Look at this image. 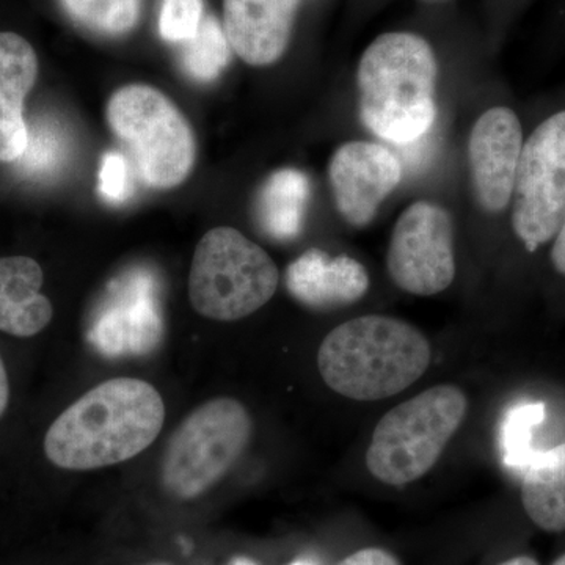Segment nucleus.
Listing matches in <instances>:
<instances>
[{"label": "nucleus", "instance_id": "f257e3e1", "mask_svg": "<svg viewBox=\"0 0 565 565\" xmlns=\"http://www.w3.org/2000/svg\"><path fill=\"white\" fill-rule=\"evenodd\" d=\"M166 405L139 379H111L70 405L47 429L44 452L55 467L98 470L126 462L161 434Z\"/></svg>", "mask_w": 565, "mask_h": 565}, {"label": "nucleus", "instance_id": "f03ea898", "mask_svg": "<svg viewBox=\"0 0 565 565\" xmlns=\"http://www.w3.org/2000/svg\"><path fill=\"white\" fill-rule=\"evenodd\" d=\"M440 68L429 41L418 33H382L356 66L359 115L381 140L411 145L437 121Z\"/></svg>", "mask_w": 565, "mask_h": 565}, {"label": "nucleus", "instance_id": "7ed1b4c3", "mask_svg": "<svg viewBox=\"0 0 565 565\" xmlns=\"http://www.w3.org/2000/svg\"><path fill=\"white\" fill-rule=\"evenodd\" d=\"M433 348L422 330L393 316L367 315L334 327L318 352L322 381L348 399L384 401L429 370Z\"/></svg>", "mask_w": 565, "mask_h": 565}, {"label": "nucleus", "instance_id": "20e7f679", "mask_svg": "<svg viewBox=\"0 0 565 565\" xmlns=\"http://www.w3.org/2000/svg\"><path fill=\"white\" fill-rule=\"evenodd\" d=\"M467 394L437 385L396 405L375 426L366 468L386 486L403 487L429 473L467 418Z\"/></svg>", "mask_w": 565, "mask_h": 565}, {"label": "nucleus", "instance_id": "39448f33", "mask_svg": "<svg viewBox=\"0 0 565 565\" xmlns=\"http://www.w3.org/2000/svg\"><path fill=\"white\" fill-rule=\"evenodd\" d=\"M278 281L277 264L263 247L232 226H218L196 245L189 297L203 318L239 321L273 299Z\"/></svg>", "mask_w": 565, "mask_h": 565}, {"label": "nucleus", "instance_id": "423d86ee", "mask_svg": "<svg viewBox=\"0 0 565 565\" xmlns=\"http://www.w3.org/2000/svg\"><path fill=\"white\" fill-rule=\"evenodd\" d=\"M111 132L126 145L141 181L154 189H172L191 174L196 141L182 111L158 88L132 84L107 103Z\"/></svg>", "mask_w": 565, "mask_h": 565}, {"label": "nucleus", "instance_id": "0eeeda50", "mask_svg": "<svg viewBox=\"0 0 565 565\" xmlns=\"http://www.w3.org/2000/svg\"><path fill=\"white\" fill-rule=\"evenodd\" d=\"M250 414L239 401L217 397L192 412L167 446L162 484L180 500L210 490L232 470L250 444Z\"/></svg>", "mask_w": 565, "mask_h": 565}, {"label": "nucleus", "instance_id": "6e6552de", "mask_svg": "<svg viewBox=\"0 0 565 565\" xmlns=\"http://www.w3.org/2000/svg\"><path fill=\"white\" fill-rule=\"evenodd\" d=\"M511 206L512 230L527 252L553 241L565 217V110L523 143Z\"/></svg>", "mask_w": 565, "mask_h": 565}, {"label": "nucleus", "instance_id": "1a4fd4ad", "mask_svg": "<svg viewBox=\"0 0 565 565\" xmlns=\"http://www.w3.org/2000/svg\"><path fill=\"white\" fill-rule=\"evenodd\" d=\"M386 270L401 291L433 297L456 278V233L451 212L430 200L408 204L394 222Z\"/></svg>", "mask_w": 565, "mask_h": 565}, {"label": "nucleus", "instance_id": "9d476101", "mask_svg": "<svg viewBox=\"0 0 565 565\" xmlns=\"http://www.w3.org/2000/svg\"><path fill=\"white\" fill-rule=\"evenodd\" d=\"M403 174L399 156L385 145L344 141L329 161V184L338 214L352 228H366L399 188Z\"/></svg>", "mask_w": 565, "mask_h": 565}, {"label": "nucleus", "instance_id": "9b49d317", "mask_svg": "<svg viewBox=\"0 0 565 565\" xmlns=\"http://www.w3.org/2000/svg\"><path fill=\"white\" fill-rule=\"evenodd\" d=\"M523 143L522 122L509 107L494 106L475 121L468 137V172L476 203L486 214L498 215L511 206Z\"/></svg>", "mask_w": 565, "mask_h": 565}, {"label": "nucleus", "instance_id": "f8f14e48", "mask_svg": "<svg viewBox=\"0 0 565 565\" xmlns=\"http://www.w3.org/2000/svg\"><path fill=\"white\" fill-rule=\"evenodd\" d=\"M162 337L158 282L134 269L111 282L93 323L90 341L106 355L150 351Z\"/></svg>", "mask_w": 565, "mask_h": 565}, {"label": "nucleus", "instance_id": "ddd939ff", "mask_svg": "<svg viewBox=\"0 0 565 565\" xmlns=\"http://www.w3.org/2000/svg\"><path fill=\"white\" fill-rule=\"evenodd\" d=\"M300 0H225L223 28L247 65L269 66L288 50Z\"/></svg>", "mask_w": 565, "mask_h": 565}, {"label": "nucleus", "instance_id": "4468645a", "mask_svg": "<svg viewBox=\"0 0 565 565\" xmlns=\"http://www.w3.org/2000/svg\"><path fill=\"white\" fill-rule=\"evenodd\" d=\"M286 288L297 302L313 310L349 307L370 291L371 278L359 259L311 248L286 269Z\"/></svg>", "mask_w": 565, "mask_h": 565}, {"label": "nucleus", "instance_id": "2eb2a0df", "mask_svg": "<svg viewBox=\"0 0 565 565\" xmlns=\"http://www.w3.org/2000/svg\"><path fill=\"white\" fill-rule=\"evenodd\" d=\"M39 77L32 44L13 32H0V162L13 163L28 147L24 104Z\"/></svg>", "mask_w": 565, "mask_h": 565}, {"label": "nucleus", "instance_id": "dca6fc26", "mask_svg": "<svg viewBox=\"0 0 565 565\" xmlns=\"http://www.w3.org/2000/svg\"><path fill=\"white\" fill-rule=\"evenodd\" d=\"M44 275L28 256L0 258V332L31 338L52 321V305L41 294Z\"/></svg>", "mask_w": 565, "mask_h": 565}, {"label": "nucleus", "instance_id": "f3484780", "mask_svg": "<svg viewBox=\"0 0 565 565\" xmlns=\"http://www.w3.org/2000/svg\"><path fill=\"white\" fill-rule=\"evenodd\" d=\"M522 503L535 526L565 531V444L535 452L523 471Z\"/></svg>", "mask_w": 565, "mask_h": 565}, {"label": "nucleus", "instance_id": "a211bd4d", "mask_svg": "<svg viewBox=\"0 0 565 565\" xmlns=\"http://www.w3.org/2000/svg\"><path fill=\"white\" fill-rule=\"evenodd\" d=\"M310 192V180L300 170L281 169L270 174L256 199V215L264 232L278 241L299 236Z\"/></svg>", "mask_w": 565, "mask_h": 565}, {"label": "nucleus", "instance_id": "6ab92c4d", "mask_svg": "<svg viewBox=\"0 0 565 565\" xmlns=\"http://www.w3.org/2000/svg\"><path fill=\"white\" fill-rule=\"evenodd\" d=\"M28 147L17 162L18 172L33 180H50L55 177L71 151L70 136L65 126L50 115L32 117L28 121Z\"/></svg>", "mask_w": 565, "mask_h": 565}, {"label": "nucleus", "instance_id": "aec40b11", "mask_svg": "<svg viewBox=\"0 0 565 565\" xmlns=\"http://www.w3.org/2000/svg\"><path fill=\"white\" fill-rule=\"evenodd\" d=\"M232 58V46L214 17H204L199 32L181 44V65L189 77L212 82L221 76Z\"/></svg>", "mask_w": 565, "mask_h": 565}, {"label": "nucleus", "instance_id": "412c9836", "mask_svg": "<svg viewBox=\"0 0 565 565\" xmlns=\"http://www.w3.org/2000/svg\"><path fill=\"white\" fill-rule=\"evenodd\" d=\"M71 20L102 36H122L139 22L141 0H61Z\"/></svg>", "mask_w": 565, "mask_h": 565}, {"label": "nucleus", "instance_id": "4be33fe9", "mask_svg": "<svg viewBox=\"0 0 565 565\" xmlns=\"http://www.w3.org/2000/svg\"><path fill=\"white\" fill-rule=\"evenodd\" d=\"M545 418V405L542 403H525L514 405L505 414L503 424L504 463L509 468L525 471L535 452L531 440L533 430Z\"/></svg>", "mask_w": 565, "mask_h": 565}, {"label": "nucleus", "instance_id": "5701e85b", "mask_svg": "<svg viewBox=\"0 0 565 565\" xmlns=\"http://www.w3.org/2000/svg\"><path fill=\"white\" fill-rule=\"evenodd\" d=\"M203 0H162L159 32L170 43L191 40L203 22Z\"/></svg>", "mask_w": 565, "mask_h": 565}, {"label": "nucleus", "instance_id": "b1692460", "mask_svg": "<svg viewBox=\"0 0 565 565\" xmlns=\"http://www.w3.org/2000/svg\"><path fill=\"white\" fill-rule=\"evenodd\" d=\"M98 192L106 202L111 204L125 203L131 196V167L128 158L121 152L109 151L103 156Z\"/></svg>", "mask_w": 565, "mask_h": 565}, {"label": "nucleus", "instance_id": "393cba45", "mask_svg": "<svg viewBox=\"0 0 565 565\" xmlns=\"http://www.w3.org/2000/svg\"><path fill=\"white\" fill-rule=\"evenodd\" d=\"M338 565H401L393 553L384 548H363L344 557Z\"/></svg>", "mask_w": 565, "mask_h": 565}, {"label": "nucleus", "instance_id": "a878e982", "mask_svg": "<svg viewBox=\"0 0 565 565\" xmlns=\"http://www.w3.org/2000/svg\"><path fill=\"white\" fill-rule=\"evenodd\" d=\"M553 239H555L552 247L553 267L565 278V217Z\"/></svg>", "mask_w": 565, "mask_h": 565}, {"label": "nucleus", "instance_id": "bb28decb", "mask_svg": "<svg viewBox=\"0 0 565 565\" xmlns=\"http://www.w3.org/2000/svg\"><path fill=\"white\" fill-rule=\"evenodd\" d=\"M10 401V384L9 375H7L6 364H3L2 356H0V418L6 414Z\"/></svg>", "mask_w": 565, "mask_h": 565}, {"label": "nucleus", "instance_id": "cd10ccee", "mask_svg": "<svg viewBox=\"0 0 565 565\" xmlns=\"http://www.w3.org/2000/svg\"><path fill=\"white\" fill-rule=\"evenodd\" d=\"M501 565H539V563L534 559V557L516 556L512 557V559L505 561V563Z\"/></svg>", "mask_w": 565, "mask_h": 565}, {"label": "nucleus", "instance_id": "c85d7f7f", "mask_svg": "<svg viewBox=\"0 0 565 565\" xmlns=\"http://www.w3.org/2000/svg\"><path fill=\"white\" fill-rule=\"evenodd\" d=\"M289 565H319L316 563L315 559H311V557H300V559L294 561V563Z\"/></svg>", "mask_w": 565, "mask_h": 565}, {"label": "nucleus", "instance_id": "c756f323", "mask_svg": "<svg viewBox=\"0 0 565 565\" xmlns=\"http://www.w3.org/2000/svg\"><path fill=\"white\" fill-rule=\"evenodd\" d=\"M230 565H256L253 561L247 559V557H236V559L232 561Z\"/></svg>", "mask_w": 565, "mask_h": 565}, {"label": "nucleus", "instance_id": "7c9ffc66", "mask_svg": "<svg viewBox=\"0 0 565 565\" xmlns=\"http://www.w3.org/2000/svg\"><path fill=\"white\" fill-rule=\"evenodd\" d=\"M553 565H565V555L561 556L559 559H556Z\"/></svg>", "mask_w": 565, "mask_h": 565}, {"label": "nucleus", "instance_id": "2f4dec72", "mask_svg": "<svg viewBox=\"0 0 565 565\" xmlns=\"http://www.w3.org/2000/svg\"><path fill=\"white\" fill-rule=\"evenodd\" d=\"M426 2H440V0H426Z\"/></svg>", "mask_w": 565, "mask_h": 565}, {"label": "nucleus", "instance_id": "473e14b6", "mask_svg": "<svg viewBox=\"0 0 565 565\" xmlns=\"http://www.w3.org/2000/svg\"><path fill=\"white\" fill-rule=\"evenodd\" d=\"M159 565H161V564H159Z\"/></svg>", "mask_w": 565, "mask_h": 565}]
</instances>
